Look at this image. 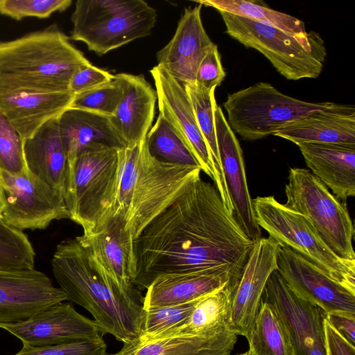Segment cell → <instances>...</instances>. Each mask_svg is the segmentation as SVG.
Masks as SVG:
<instances>
[{
  "instance_id": "cell-1",
  "label": "cell",
  "mask_w": 355,
  "mask_h": 355,
  "mask_svg": "<svg viewBox=\"0 0 355 355\" xmlns=\"http://www.w3.org/2000/svg\"><path fill=\"white\" fill-rule=\"evenodd\" d=\"M254 243L200 176L133 241L132 283L146 289L161 275L225 271L239 279Z\"/></svg>"
},
{
  "instance_id": "cell-2",
  "label": "cell",
  "mask_w": 355,
  "mask_h": 355,
  "mask_svg": "<svg viewBox=\"0 0 355 355\" xmlns=\"http://www.w3.org/2000/svg\"><path fill=\"white\" fill-rule=\"evenodd\" d=\"M201 171L198 166L158 160L150 153L146 138L119 149L116 180L93 233L113 224L132 246L145 227L200 177Z\"/></svg>"
},
{
  "instance_id": "cell-3",
  "label": "cell",
  "mask_w": 355,
  "mask_h": 355,
  "mask_svg": "<svg viewBox=\"0 0 355 355\" xmlns=\"http://www.w3.org/2000/svg\"><path fill=\"white\" fill-rule=\"evenodd\" d=\"M53 274L67 300L87 310L103 334L123 343L139 338L144 309L139 290L125 291L97 272L76 238L56 247Z\"/></svg>"
},
{
  "instance_id": "cell-4",
  "label": "cell",
  "mask_w": 355,
  "mask_h": 355,
  "mask_svg": "<svg viewBox=\"0 0 355 355\" xmlns=\"http://www.w3.org/2000/svg\"><path fill=\"white\" fill-rule=\"evenodd\" d=\"M91 62L57 24L0 43V75L45 91H69L73 73Z\"/></svg>"
},
{
  "instance_id": "cell-5",
  "label": "cell",
  "mask_w": 355,
  "mask_h": 355,
  "mask_svg": "<svg viewBox=\"0 0 355 355\" xmlns=\"http://www.w3.org/2000/svg\"><path fill=\"white\" fill-rule=\"evenodd\" d=\"M218 12L227 35L263 55L285 78L299 80L320 75L327 50L319 33L311 31L306 37H299L227 12Z\"/></svg>"
},
{
  "instance_id": "cell-6",
  "label": "cell",
  "mask_w": 355,
  "mask_h": 355,
  "mask_svg": "<svg viewBox=\"0 0 355 355\" xmlns=\"http://www.w3.org/2000/svg\"><path fill=\"white\" fill-rule=\"evenodd\" d=\"M70 38L99 55L150 35L157 11L143 0H78Z\"/></svg>"
},
{
  "instance_id": "cell-7",
  "label": "cell",
  "mask_w": 355,
  "mask_h": 355,
  "mask_svg": "<svg viewBox=\"0 0 355 355\" xmlns=\"http://www.w3.org/2000/svg\"><path fill=\"white\" fill-rule=\"evenodd\" d=\"M257 224L269 236L315 265L334 281L355 293V260L337 256L299 213L273 196L252 199Z\"/></svg>"
},
{
  "instance_id": "cell-8",
  "label": "cell",
  "mask_w": 355,
  "mask_h": 355,
  "mask_svg": "<svg viewBox=\"0 0 355 355\" xmlns=\"http://www.w3.org/2000/svg\"><path fill=\"white\" fill-rule=\"evenodd\" d=\"M336 105L331 102L310 103L300 100L264 82L229 94L223 103L231 128L247 141L273 135L297 119L331 109Z\"/></svg>"
},
{
  "instance_id": "cell-9",
  "label": "cell",
  "mask_w": 355,
  "mask_h": 355,
  "mask_svg": "<svg viewBox=\"0 0 355 355\" xmlns=\"http://www.w3.org/2000/svg\"><path fill=\"white\" fill-rule=\"evenodd\" d=\"M285 194V205L303 216L337 256L355 260L354 227L345 203L303 168H290Z\"/></svg>"
},
{
  "instance_id": "cell-10",
  "label": "cell",
  "mask_w": 355,
  "mask_h": 355,
  "mask_svg": "<svg viewBox=\"0 0 355 355\" xmlns=\"http://www.w3.org/2000/svg\"><path fill=\"white\" fill-rule=\"evenodd\" d=\"M119 150L92 146L82 152L74 164L64 200L70 219L82 227L83 234L94 232L102 206L115 182Z\"/></svg>"
},
{
  "instance_id": "cell-11",
  "label": "cell",
  "mask_w": 355,
  "mask_h": 355,
  "mask_svg": "<svg viewBox=\"0 0 355 355\" xmlns=\"http://www.w3.org/2000/svg\"><path fill=\"white\" fill-rule=\"evenodd\" d=\"M0 218L14 229L44 230L53 220L70 219L62 194L28 171L10 174L0 170Z\"/></svg>"
},
{
  "instance_id": "cell-12",
  "label": "cell",
  "mask_w": 355,
  "mask_h": 355,
  "mask_svg": "<svg viewBox=\"0 0 355 355\" xmlns=\"http://www.w3.org/2000/svg\"><path fill=\"white\" fill-rule=\"evenodd\" d=\"M262 300L271 306L278 318L292 355H326V313L298 296L277 270L268 279Z\"/></svg>"
},
{
  "instance_id": "cell-13",
  "label": "cell",
  "mask_w": 355,
  "mask_h": 355,
  "mask_svg": "<svg viewBox=\"0 0 355 355\" xmlns=\"http://www.w3.org/2000/svg\"><path fill=\"white\" fill-rule=\"evenodd\" d=\"M150 73L154 80L159 114L177 130L197 159L202 171L212 179L225 207L233 214L227 190L218 178L184 85L157 64Z\"/></svg>"
},
{
  "instance_id": "cell-14",
  "label": "cell",
  "mask_w": 355,
  "mask_h": 355,
  "mask_svg": "<svg viewBox=\"0 0 355 355\" xmlns=\"http://www.w3.org/2000/svg\"><path fill=\"white\" fill-rule=\"evenodd\" d=\"M280 246L270 236L255 241L234 285L232 294L230 324L237 336H243L247 340L253 329L268 279L277 270Z\"/></svg>"
},
{
  "instance_id": "cell-15",
  "label": "cell",
  "mask_w": 355,
  "mask_h": 355,
  "mask_svg": "<svg viewBox=\"0 0 355 355\" xmlns=\"http://www.w3.org/2000/svg\"><path fill=\"white\" fill-rule=\"evenodd\" d=\"M277 266L282 279L298 296L318 306L326 314L355 315V293L290 248L280 246Z\"/></svg>"
},
{
  "instance_id": "cell-16",
  "label": "cell",
  "mask_w": 355,
  "mask_h": 355,
  "mask_svg": "<svg viewBox=\"0 0 355 355\" xmlns=\"http://www.w3.org/2000/svg\"><path fill=\"white\" fill-rule=\"evenodd\" d=\"M21 342L23 345L44 347L98 340V325L78 313L69 303L59 302L17 323L0 326Z\"/></svg>"
},
{
  "instance_id": "cell-17",
  "label": "cell",
  "mask_w": 355,
  "mask_h": 355,
  "mask_svg": "<svg viewBox=\"0 0 355 355\" xmlns=\"http://www.w3.org/2000/svg\"><path fill=\"white\" fill-rule=\"evenodd\" d=\"M73 96L70 91L42 90L18 84L0 75V112L23 141L69 108Z\"/></svg>"
},
{
  "instance_id": "cell-18",
  "label": "cell",
  "mask_w": 355,
  "mask_h": 355,
  "mask_svg": "<svg viewBox=\"0 0 355 355\" xmlns=\"http://www.w3.org/2000/svg\"><path fill=\"white\" fill-rule=\"evenodd\" d=\"M66 300L42 272L0 268V326L26 320Z\"/></svg>"
},
{
  "instance_id": "cell-19",
  "label": "cell",
  "mask_w": 355,
  "mask_h": 355,
  "mask_svg": "<svg viewBox=\"0 0 355 355\" xmlns=\"http://www.w3.org/2000/svg\"><path fill=\"white\" fill-rule=\"evenodd\" d=\"M214 116L221 168L233 215L245 234L255 241L261 238V230L247 183L243 151L220 106L217 105Z\"/></svg>"
},
{
  "instance_id": "cell-20",
  "label": "cell",
  "mask_w": 355,
  "mask_h": 355,
  "mask_svg": "<svg viewBox=\"0 0 355 355\" xmlns=\"http://www.w3.org/2000/svg\"><path fill=\"white\" fill-rule=\"evenodd\" d=\"M202 6L184 9L173 37L157 53V65L182 85L196 81L199 64L214 44L204 28Z\"/></svg>"
},
{
  "instance_id": "cell-21",
  "label": "cell",
  "mask_w": 355,
  "mask_h": 355,
  "mask_svg": "<svg viewBox=\"0 0 355 355\" xmlns=\"http://www.w3.org/2000/svg\"><path fill=\"white\" fill-rule=\"evenodd\" d=\"M115 76L122 84L123 95L110 119L126 146H130L146 137L155 116L157 94L143 75Z\"/></svg>"
},
{
  "instance_id": "cell-22",
  "label": "cell",
  "mask_w": 355,
  "mask_h": 355,
  "mask_svg": "<svg viewBox=\"0 0 355 355\" xmlns=\"http://www.w3.org/2000/svg\"><path fill=\"white\" fill-rule=\"evenodd\" d=\"M58 126L68 162L65 187L77 157L89 147L97 145L118 149L126 147L110 117L107 116L68 108L59 116Z\"/></svg>"
},
{
  "instance_id": "cell-23",
  "label": "cell",
  "mask_w": 355,
  "mask_h": 355,
  "mask_svg": "<svg viewBox=\"0 0 355 355\" xmlns=\"http://www.w3.org/2000/svg\"><path fill=\"white\" fill-rule=\"evenodd\" d=\"M274 136L298 145L302 143L355 145V107L339 104L297 119Z\"/></svg>"
},
{
  "instance_id": "cell-24",
  "label": "cell",
  "mask_w": 355,
  "mask_h": 355,
  "mask_svg": "<svg viewBox=\"0 0 355 355\" xmlns=\"http://www.w3.org/2000/svg\"><path fill=\"white\" fill-rule=\"evenodd\" d=\"M310 172L338 199L355 196V145L302 143L297 145Z\"/></svg>"
},
{
  "instance_id": "cell-25",
  "label": "cell",
  "mask_w": 355,
  "mask_h": 355,
  "mask_svg": "<svg viewBox=\"0 0 355 355\" xmlns=\"http://www.w3.org/2000/svg\"><path fill=\"white\" fill-rule=\"evenodd\" d=\"M237 335L231 326L160 339L138 338L112 355H231Z\"/></svg>"
},
{
  "instance_id": "cell-26",
  "label": "cell",
  "mask_w": 355,
  "mask_h": 355,
  "mask_svg": "<svg viewBox=\"0 0 355 355\" xmlns=\"http://www.w3.org/2000/svg\"><path fill=\"white\" fill-rule=\"evenodd\" d=\"M84 249L90 265L120 288L133 291L130 261L132 246L127 242L119 228L107 224L91 234L76 237Z\"/></svg>"
},
{
  "instance_id": "cell-27",
  "label": "cell",
  "mask_w": 355,
  "mask_h": 355,
  "mask_svg": "<svg viewBox=\"0 0 355 355\" xmlns=\"http://www.w3.org/2000/svg\"><path fill=\"white\" fill-rule=\"evenodd\" d=\"M238 279L227 271L161 275L146 288L144 309L188 303L236 283Z\"/></svg>"
},
{
  "instance_id": "cell-28",
  "label": "cell",
  "mask_w": 355,
  "mask_h": 355,
  "mask_svg": "<svg viewBox=\"0 0 355 355\" xmlns=\"http://www.w3.org/2000/svg\"><path fill=\"white\" fill-rule=\"evenodd\" d=\"M58 118L44 123L24 141V156L28 171L64 197L68 162L60 135Z\"/></svg>"
},
{
  "instance_id": "cell-29",
  "label": "cell",
  "mask_w": 355,
  "mask_h": 355,
  "mask_svg": "<svg viewBox=\"0 0 355 355\" xmlns=\"http://www.w3.org/2000/svg\"><path fill=\"white\" fill-rule=\"evenodd\" d=\"M202 6L212 7L218 11L242 17L261 24L277 28L299 37H306L304 21L286 13L246 0H198Z\"/></svg>"
},
{
  "instance_id": "cell-30",
  "label": "cell",
  "mask_w": 355,
  "mask_h": 355,
  "mask_svg": "<svg viewBox=\"0 0 355 355\" xmlns=\"http://www.w3.org/2000/svg\"><path fill=\"white\" fill-rule=\"evenodd\" d=\"M234 284L198 300L186 324L173 336L196 334L231 326V301Z\"/></svg>"
},
{
  "instance_id": "cell-31",
  "label": "cell",
  "mask_w": 355,
  "mask_h": 355,
  "mask_svg": "<svg viewBox=\"0 0 355 355\" xmlns=\"http://www.w3.org/2000/svg\"><path fill=\"white\" fill-rule=\"evenodd\" d=\"M250 355H292L281 323L271 306L262 300L248 339Z\"/></svg>"
},
{
  "instance_id": "cell-32",
  "label": "cell",
  "mask_w": 355,
  "mask_h": 355,
  "mask_svg": "<svg viewBox=\"0 0 355 355\" xmlns=\"http://www.w3.org/2000/svg\"><path fill=\"white\" fill-rule=\"evenodd\" d=\"M183 85L191 103L198 128L211 154L218 178L227 190L223 175L216 135L214 113L218 105L215 97L216 88L207 89L196 82Z\"/></svg>"
},
{
  "instance_id": "cell-33",
  "label": "cell",
  "mask_w": 355,
  "mask_h": 355,
  "mask_svg": "<svg viewBox=\"0 0 355 355\" xmlns=\"http://www.w3.org/2000/svg\"><path fill=\"white\" fill-rule=\"evenodd\" d=\"M146 141L150 153L158 160L171 164L200 166L177 130L159 114L147 133Z\"/></svg>"
},
{
  "instance_id": "cell-34",
  "label": "cell",
  "mask_w": 355,
  "mask_h": 355,
  "mask_svg": "<svg viewBox=\"0 0 355 355\" xmlns=\"http://www.w3.org/2000/svg\"><path fill=\"white\" fill-rule=\"evenodd\" d=\"M198 300L182 304L144 309L139 338L153 340L173 336L186 324Z\"/></svg>"
},
{
  "instance_id": "cell-35",
  "label": "cell",
  "mask_w": 355,
  "mask_h": 355,
  "mask_svg": "<svg viewBox=\"0 0 355 355\" xmlns=\"http://www.w3.org/2000/svg\"><path fill=\"white\" fill-rule=\"evenodd\" d=\"M35 253L27 236L0 218V268L33 269Z\"/></svg>"
},
{
  "instance_id": "cell-36",
  "label": "cell",
  "mask_w": 355,
  "mask_h": 355,
  "mask_svg": "<svg viewBox=\"0 0 355 355\" xmlns=\"http://www.w3.org/2000/svg\"><path fill=\"white\" fill-rule=\"evenodd\" d=\"M122 95V84L114 75V78L108 83L74 94L69 108L111 117L114 115Z\"/></svg>"
},
{
  "instance_id": "cell-37",
  "label": "cell",
  "mask_w": 355,
  "mask_h": 355,
  "mask_svg": "<svg viewBox=\"0 0 355 355\" xmlns=\"http://www.w3.org/2000/svg\"><path fill=\"white\" fill-rule=\"evenodd\" d=\"M0 170L10 174H19L28 171L24 156V141L1 112Z\"/></svg>"
},
{
  "instance_id": "cell-38",
  "label": "cell",
  "mask_w": 355,
  "mask_h": 355,
  "mask_svg": "<svg viewBox=\"0 0 355 355\" xmlns=\"http://www.w3.org/2000/svg\"><path fill=\"white\" fill-rule=\"evenodd\" d=\"M71 0H0V14L15 20L32 17L45 19L55 12H62Z\"/></svg>"
},
{
  "instance_id": "cell-39",
  "label": "cell",
  "mask_w": 355,
  "mask_h": 355,
  "mask_svg": "<svg viewBox=\"0 0 355 355\" xmlns=\"http://www.w3.org/2000/svg\"><path fill=\"white\" fill-rule=\"evenodd\" d=\"M14 355H108L107 345L103 338L76 343L32 347L23 345Z\"/></svg>"
},
{
  "instance_id": "cell-40",
  "label": "cell",
  "mask_w": 355,
  "mask_h": 355,
  "mask_svg": "<svg viewBox=\"0 0 355 355\" xmlns=\"http://www.w3.org/2000/svg\"><path fill=\"white\" fill-rule=\"evenodd\" d=\"M225 75L218 46L214 44L199 64L195 82L207 89L216 88Z\"/></svg>"
},
{
  "instance_id": "cell-41",
  "label": "cell",
  "mask_w": 355,
  "mask_h": 355,
  "mask_svg": "<svg viewBox=\"0 0 355 355\" xmlns=\"http://www.w3.org/2000/svg\"><path fill=\"white\" fill-rule=\"evenodd\" d=\"M114 75L91 64L77 70L72 76L69 90L73 94L91 89L112 80Z\"/></svg>"
},
{
  "instance_id": "cell-42",
  "label": "cell",
  "mask_w": 355,
  "mask_h": 355,
  "mask_svg": "<svg viewBox=\"0 0 355 355\" xmlns=\"http://www.w3.org/2000/svg\"><path fill=\"white\" fill-rule=\"evenodd\" d=\"M326 355H355L354 345L345 339L327 320H324Z\"/></svg>"
},
{
  "instance_id": "cell-43",
  "label": "cell",
  "mask_w": 355,
  "mask_h": 355,
  "mask_svg": "<svg viewBox=\"0 0 355 355\" xmlns=\"http://www.w3.org/2000/svg\"><path fill=\"white\" fill-rule=\"evenodd\" d=\"M326 318L337 331L354 345L355 315L333 313L326 314Z\"/></svg>"
},
{
  "instance_id": "cell-44",
  "label": "cell",
  "mask_w": 355,
  "mask_h": 355,
  "mask_svg": "<svg viewBox=\"0 0 355 355\" xmlns=\"http://www.w3.org/2000/svg\"><path fill=\"white\" fill-rule=\"evenodd\" d=\"M3 201L1 189V186H0V216H1V214L3 210Z\"/></svg>"
},
{
  "instance_id": "cell-45",
  "label": "cell",
  "mask_w": 355,
  "mask_h": 355,
  "mask_svg": "<svg viewBox=\"0 0 355 355\" xmlns=\"http://www.w3.org/2000/svg\"><path fill=\"white\" fill-rule=\"evenodd\" d=\"M236 355H250V354H248V352H244V353L239 354H236Z\"/></svg>"
},
{
  "instance_id": "cell-46",
  "label": "cell",
  "mask_w": 355,
  "mask_h": 355,
  "mask_svg": "<svg viewBox=\"0 0 355 355\" xmlns=\"http://www.w3.org/2000/svg\"><path fill=\"white\" fill-rule=\"evenodd\" d=\"M0 43H1V42H0Z\"/></svg>"
}]
</instances>
